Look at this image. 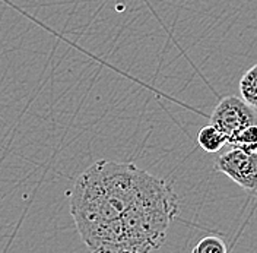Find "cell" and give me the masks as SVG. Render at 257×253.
Masks as SVG:
<instances>
[{"mask_svg":"<svg viewBox=\"0 0 257 253\" xmlns=\"http://www.w3.org/2000/svg\"><path fill=\"white\" fill-rule=\"evenodd\" d=\"M70 214L91 253H152L178 214L173 188L133 162L101 159L76 179Z\"/></svg>","mask_w":257,"mask_h":253,"instance_id":"1","label":"cell"},{"mask_svg":"<svg viewBox=\"0 0 257 253\" xmlns=\"http://www.w3.org/2000/svg\"><path fill=\"white\" fill-rule=\"evenodd\" d=\"M210 125L224 135L228 143L245 127L257 125V111L242 101L241 97L228 95L212 111Z\"/></svg>","mask_w":257,"mask_h":253,"instance_id":"2","label":"cell"},{"mask_svg":"<svg viewBox=\"0 0 257 253\" xmlns=\"http://www.w3.org/2000/svg\"><path fill=\"white\" fill-rule=\"evenodd\" d=\"M215 170L225 174L242 189L257 192V152L232 148L215 159Z\"/></svg>","mask_w":257,"mask_h":253,"instance_id":"3","label":"cell"},{"mask_svg":"<svg viewBox=\"0 0 257 253\" xmlns=\"http://www.w3.org/2000/svg\"><path fill=\"white\" fill-rule=\"evenodd\" d=\"M197 143L200 145V148L203 151L213 154V152H219L222 149V146L226 143V138L213 125L209 123L199 130Z\"/></svg>","mask_w":257,"mask_h":253,"instance_id":"4","label":"cell"},{"mask_svg":"<svg viewBox=\"0 0 257 253\" xmlns=\"http://www.w3.org/2000/svg\"><path fill=\"white\" fill-rule=\"evenodd\" d=\"M240 94L251 109L257 110V64L251 66L240 79Z\"/></svg>","mask_w":257,"mask_h":253,"instance_id":"5","label":"cell"},{"mask_svg":"<svg viewBox=\"0 0 257 253\" xmlns=\"http://www.w3.org/2000/svg\"><path fill=\"white\" fill-rule=\"evenodd\" d=\"M228 143L247 152H257V125L245 127Z\"/></svg>","mask_w":257,"mask_h":253,"instance_id":"6","label":"cell"},{"mask_svg":"<svg viewBox=\"0 0 257 253\" xmlns=\"http://www.w3.org/2000/svg\"><path fill=\"white\" fill-rule=\"evenodd\" d=\"M192 253H228L225 241L218 236L203 237L194 247Z\"/></svg>","mask_w":257,"mask_h":253,"instance_id":"7","label":"cell"}]
</instances>
